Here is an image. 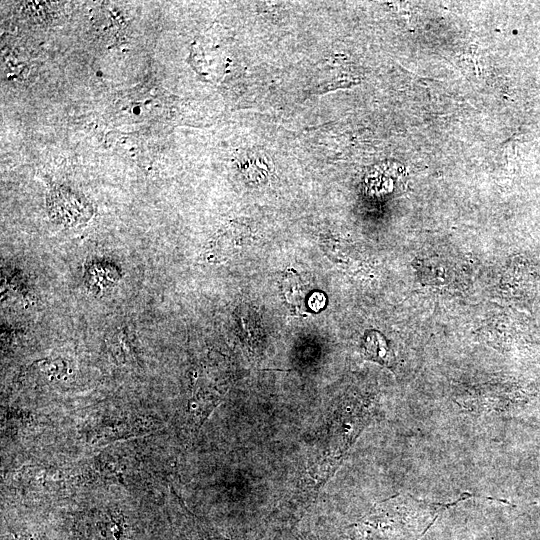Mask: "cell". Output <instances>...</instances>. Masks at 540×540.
Returning <instances> with one entry per match:
<instances>
[{
    "instance_id": "1",
    "label": "cell",
    "mask_w": 540,
    "mask_h": 540,
    "mask_svg": "<svg viewBox=\"0 0 540 540\" xmlns=\"http://www.w3.org/2000/svg\"><path fill=\"white\" fill-rule=\"evenodd\" d=\"M123 532V520L107 511L82 514L75 523L78 540H121Z\"/></svg>"
},
{
    "instance_id": "2",
    "label": "cell",
    "mask_w": 540,
    "mask_h": 540,
    "mask_svg": "<svg viewBox=\"0 0 540 540\" xmlns=\"http://www.w3.org/2000/svg\"><path fill=\"white\" fill-rule=\"evenodd\" d=\"M48 207L51 217L66 225H77L91 216V207L86 200L65 188L50 192Z\"/></svg>"
},
{
    "instance_id": "3",
    "label": "cell",
    "mask_w": 540,
    "mask_h": 540,
    "mask_svg": "<svg viewBox=\"0 0 540 540\" xmlns=\"http://www.w3.org/2000/svg\"><path fill=\"white\" fill-rule=\"evenodd\" d=\"M373 334L368 335L364 341V350L368 358L378 361L380 363H385L387 348L385 342H383L378 334L372 332Z\"/></svg>"
}]
</instances>
